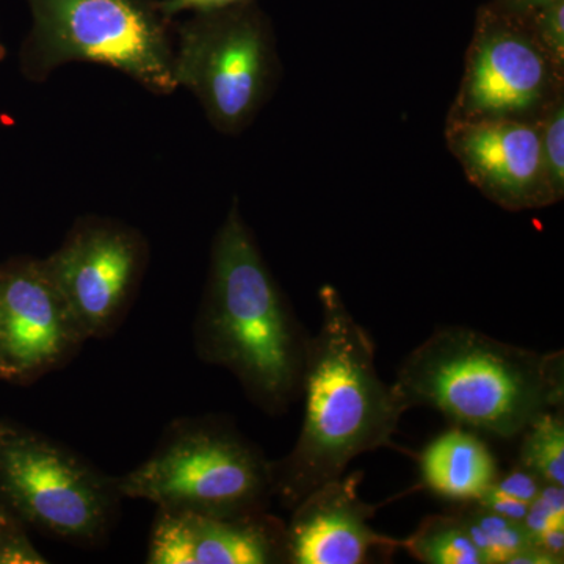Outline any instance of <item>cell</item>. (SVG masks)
Masks as SVG:
<instances>
[{
    "label": "cell",
    "instance_id": "cell-1",
    "mask_svg": "<svg viewBox=\"0 0 564 564\" xmlns=\"http://www.w3.org/2000/svg\"><path fill=\"white\" fill-rule=\"evenodd\" d=\"M322 323L304 362V414L291 454L273 463L274 496L292 510L352 459L392 445L408 408L377 372L375 343L332 284L318 292Z\"/></svg>",
    "mask_w": 564,
    "mask_h": 564
},
{
    "label": "cell",
    "instance_id": "cell-2",
    "mask_svg": "<svg viewBox=\"0 0 564 564\" xmlns=\"http://www.w3.org/2000/svg\"><path fill=\"white\" fill-rule=\"evenodd\" d=\"M195 332L204 361L229 370L267 413H284L302 395L311 336L263 261L237 199L212 243Z\"/></svg>",
    "mask_w": 564,
    "mask_h": 564
},
{
    "label": "cell",
    "instance_id": "cell-3",
    "mask_svg": "<svg viewBox=\"0 0 564 564\" xmlns=\"http://www.w3.org/2000/svg\"><path fill=\"white\" fill-rule=\"evenodd\" d=\"M393 384L408 410L432 408L470 432L508 440L563 408V351L543 355L444 326L406 356Z\"/></svg>",
    "mask_w": 564,
    "mask_h": 564
},
{
    "label": "cell",
    "instance_id": "cell-4",
    "mask_svg": "<svg viewBox=\"0 0 564 564\" xmlns=\"http://www.w3.org/2000/svg\"><path fill=\"white\" fill-rule=\"evenodd\" d=\"M115 484L121 497L209 514L265 511L274 496L273 463L220 419L176 423L147 462Z\"/></svg>",
    "mask_w": 564,
    "mask_h": 564
},
{
    "label": "cell",
    "instance_id": "cell-5",
    "mask_svg": "<svg viewBox=\"0 0 564 564\" xmlns=\"http://www.w3.org/2000/svg\"><path fill=\"white\" fill-rule=\"evenodd\" d=\"M28 68L44 80L73 62L98 63L152 95H172L174 25L154 0H29Z\"/></svg>",
    "mask_w": 564,
    "mask_h": 564
},
{
    "label": "cell",
    "instance_id": "cell-6",
    "mask_svg": "<svg viewBox=\"0 0 564 564\" xmlns=\"http://www.w3.org/2000/svg\"><path fill=\"white\" fill-rule=\"evenodd\" d=\"M174 82L202 104L215 131L239 135L272 98L281 62L252 2L192 13L174 28Z\"/></svg>",
    "mask_w": 564,
    "mask_h": 564
},
{
    "label": "cell",
    "instance_id": "cell-7",
    "mask_svg": "<svg viewBox=\"0 0 564 564\" xmlns=\"http://www.w3.org/2000/svg\"><path fill=\"white\" fill-rule=\"evenodd\" d=\"M0 491L25 522L74 544L99 543L121 499L115 480L90 463L14 429L0 430Z\"/></svg>",
    "mask_w": 564,
    "mask_h": 564
},
{
    "label": "cell",
    "instance_id": "cell-8",
    "mask_svg": "<svg viewBox=\"0 0 564 564\" xmlns=\"http://www.w3.org/2000/svg\"><path fill=\"white\" fill-rule=\"evenodd\" d=\"M562 96L564 68L541 47L524 18L484 7L445 124L536 122Z\"/></svg>",
    "mask_w": 564,
    "mask_h": 564
},
{
    "label": "cell",
    "instance_id": "cell-9",
    "mask_svg": "<svg viewBox=\"0 0 564 564\" xmlns=\"http://www.w3.org/2000/svg\"><path fill=\"white\" fill-rule=\"evenodd\" d=\"M87 339L109 336L128 313L148 261L143 236L107 218H82L43 259Z\"/></svg>",
    "mask_w": 564,
    "mask_h": 564
},
{
    "label": "cell",
    "instance_id": "cell-10",
    "mask_svg": "<svg viewBox=\"0 0 564 564\" xmlns=\"http://www.w3.org/2000/svg\"><path fill=\"white\" fill-rule=\"evenodd\" d=\"M85 340L44 261L0 273V370L39 377L66 362Z\"/></svg>",
    "mask_w": 564,
    "mask_h": 564
},
{
    "label": "cell",
    "instance_id": "cell-11",
    "mask_svg": "<svg viewBox=\"0 0 564 564\" xmlns=\"http://www.w3.org/2000/svg\"><path fill=\"white\" fill-rule=\"evenodd\" d=\"M445 143L467 181L502 209L532 210L556 204L534 122L445 124Z\"/></svg>",
    "mask_w": 564,
    "mask_h": 564
},
{
    "label": "cell",
    "instance_id": "cell-12",
    "mask_svg": "<svg viewBox=\"0 0 564 564\" xmlns=\"http://www.w3.org/2000/svg\"><path fill=\"white\" fill-rule=\"evenodd\" d=\"M361 481L362 473L343 474L292 508L285 525V563H372L402 547V541L370 527L378 507L359 496Z\"/></svg>",
    "mask_w": 564,
    "mask_h": 564
},
{
    "label": "cell",
    "instance_id": "cell-13",
    "mask_svg": "<svg viewBox=\"0 0 564 564\" xmlns=\"http://www.w3.org/2000/svg\"><path fill=\"white\" fill-rule=\"evenodd\" d=\"M148 563H285V525L267 510L209 514L159 508Z\"/></svg>",
    "mask_w": 564,
    "mask_h": 564
},
{
    "label": "cell",
    "instance_id": "cell-14",
    "mask_svg": "<svg viewBox=\"0 0 564 564\" xmlns=\"http://www.w3.org/2000/svg\"><path fill=\"white\" fill-rule=\"evenodd\" d=\"M423 486L452 502H474L499 477L496 459L488 445L456 425L426 445L419 458Z\"/></svg>",
    "mask_w": 564,
    "mask_h": 564
},
{
    "label": "cell",
    "instance_id": "cell-15",
    "mask_svg": "<svg viewBox=\"0 0 564 564\" xmlns=\"http://www.w3.org/2000/svg\"><path fill=\"white\" fill-rule=\"evenodd\" d=\"M402 547L425 564H486L456 513L423 519Z\"/></svg>",
    "mask_w": 564,
    "mask_h": 564
},
{
    "label": "cell",
    "instance_id": "cell-16",
    "mask_svg": "<svg viewBox=\"0 0 564 564\" xmlns=\"http://www.w3.org/2000/svg\"><path fill=\"white\" fill-rule=\"evenodd\" d=\"M486 564H510L514 555L532 544L522 522L511 521L488 510L477 500L464 502L456 511Z\"/></svg>",
    "mask_w": 564,
    "mask_h": 564
},
{
    "label": "cell",
    "instance_id": "cell-17",
    "mask_svg": "<svg viewBox=\"0 0 564 564\" xmlns=\"http://www.w3.org/2000/svg\"><path fill=\"white\" fill-rule=\"evenodd\" d=\"M518 464L545 485L564 486L563 408L538 415L527 426Z\"/></svg>",
    "mask_w": 564,
    "mask_h": 564
},
{
    "label": "cell",
    "instance_id": "cell-18",
    "mask_svg": "<svg viewBox=\"0 0 564 564\" xmlns=\"http://www.w3.org/2000/svg\"><path fill=\"white\" fill-rule=\"evenodd\" d=\"M541 155L555 203L564 198V96L556 99L536 122Z\"/></svg>",
    "mask_w": 564,
    "mask_h": 564
},
{
    "label": "cell",
    "instance_id": "cell-19",
    "mask_svg": "<svg viewBox=\"0 0 564 564\" xmlns=\"http://www.w3.org/2000/svg\"><path fill=\"white\" fill-rule=\"evenodd\" d=\"M522 524L532 540L554 530H564L563 486L544 485L540 496L530 505Z\"/></svg>",
    "mask_w": 564,
    "mask_h": 564
},
{
    "label": "cell",
    "instance_id": "cell-20",
    "mask_svg": "<svg viewBox=\"0 0 564 564\" xmlns=\"http://www.w3.org/2000/svg\"><path fill=\"white\" fill-rule=\"evenodd\" d=\"M524 20L541 47L564 68V0L544 7Z\"/></svg>",
    "mask_w": 564,
    "mask_h": 564
},
{
    "label": "cell",
    "instance_id": "cell-21",
    "mask_svg": "<svg viewBox=\"0 0 564 564\" xmlns=\"http://www.w3.org/2000/svg\"><path fill=\"white\" fill-rule=\"evenodd\" d=\"M544 485L536 475L527 470L521 464H516L510 474L497 477L491 488L503 496L519 500V502L532 505L533 500L540 496Z\"/></svg>",
    "mask_w": 564,
    "mask_h": 564
},
{
    "label": "cell",
    "instance_id": "cell-22",
    "mask_svg": "<svg viewBox=\"0 0 564 564\" xmlns=\"http://www.w3.org/2000/svg\"><path fill=\"white\" fill-rule=\"evenodd\" d=\"M0 563H46L20 533L10 532L6 519L0 516Z\"/></svg>",
    "mask_w": 564,
    "mask_h": 564
},
{
    "label": "cell",
    "instance_id": "cell-23",
    "mask_svg": "<svg viewBox=\"0 0 564 564\" xmlns=\"http://www.w3.org/2000/svg\"><path fill=\"white\" fill-rule=\"evenodd\" d=\"M154 2L163 17L173 21L182 13H203V11L229 9V7L242 6L252 0H154Z\"/></svg>",
    "mask_w": 564,
    "mask_h": 564
},
{
    "label": "cell",
    "instance_id": "cell-24",
    "mask_svg": "<svg viewBox=\"0 0 564 564\" xmlns=\"http://www.w3.org/2000/svg\"><path fill=\"white\" fill-rule=\"evenodd\" d=\"M555 2L558 0H496L494 7L513 17L525 18Z\"/></svg>",
    "mask_w": 564,
    "mask_h": 564
}]
</instances>
